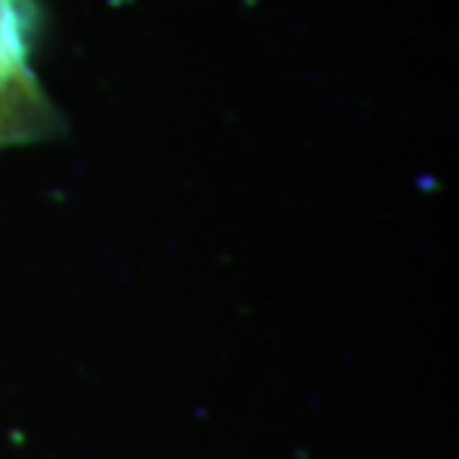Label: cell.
<instances>
[{
  "label": "cell",
  "instance_id": "obj_1",
  "mask_svg": "<svg viewBox=\"0 0 459 459\" xmlns=\"http://www.w3.org/2000/svg\"><path fill=\"white\" fill-rule=\"evenodd\" d=\"M33 0H0V146L30 143L60 128L33 69Z\"/></svg>",
  "mask_w": 459,
  "mask_h": 459
}]
</instances>
